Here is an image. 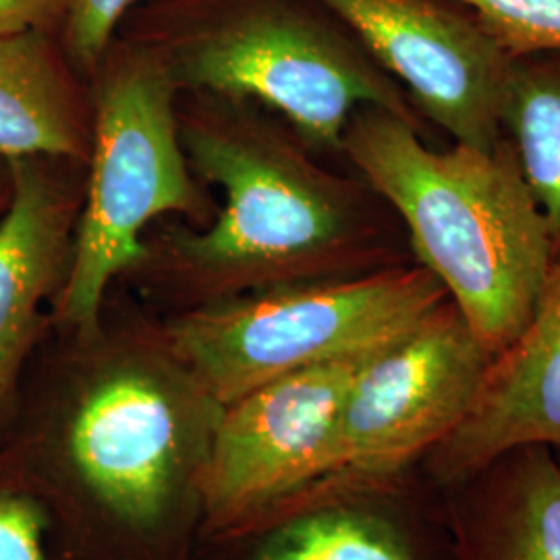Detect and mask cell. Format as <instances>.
<instances>
[{
	"label": "cell",
	"mask_w": 560,
	"mask_h": 560,
	"mask_svg": "<svg viewBox=\"0 0 560 560\" xmlns=\"http://www.w3.org/2000/svg\"><path fill=\"white\" fill-rule=\"evenodd\" d=\"M455 560H560V455L520 446L444 488Z\"/></svg>",
	"instance_id": "cell-13"
},
{
	"label": "cell",
	"mask_w": 560,
	"mask_h": 560,
	"mask_svg": "<svg viewBox=\"0 0 560 560\" xmlns=\"http://www.w3.org/2000/svg\"><path fill=\"white\" fill-rule=\"evenodd\" d=\"M399 81L421 117L460 143L502 140L509 57L453 0H318Z\"/></svg>",
	"instance_id": "cell-10"
},
{
	"label": "cell",
	"mask_w": 560,
	"mask_h": 560,
	"mask_svg": "<svg viewBox=\"0 0 560 560\" xmlns=\"http://www.w3.org/2000/svg\"><path fill=\"white\" fill-rule=\"evenodd\" d=\"M221 411L120 284L92 326L50 324L0 439L40 502L48 559H194Z\"/></svg>",
	"instance_id": "cell-1"
},
{
	"label": "cell",
	"mask_w": 560,
	"mask_h": 560,
	"mask_svg": "<svg viewBox=\"0 0 560 560\" xmlns=\"http://www.w3.org/2000/svg\"><path fill=\"white\" fill-rule=\"evenodd\" d=\"M177 120L194 177L219 189L206 226L148 229L122 277L156 316L282 284L349 279L416 264L395 210L358 173L324 162L260 102L179 92Z\"/></svg>",
	"instance_id": "cell-2"
},
{
	"label": "cell",
	"mask_w": 560,
	"mask_h": 560,
	"mask_svg": "<svg viewBox=\"0 0 560 560\" xmlns=\"http://www.w3.org/2000/svg\"><path fill=\"white\" fill-rule=\"evenodd\" d=\"M148 0H67L59 40L81 80L90 81L125 18Z\"/></svg>",
	"instance_id": "cell-17"
},
{
	"label": "cell",
	"mask_w": 560,
	"mask_h": 560,
	"mask_svg": "<svg viewBox=\"0 0 560 560\" xmlns=\"http://www.w3.org/2000/svg\"><path fill=\"white\" fill-rule=\"evenodd\" d=\"M117 36L148 50L179 92L260 102L324 156L339 159L365 104L430 133L399 81L318 0H148Z\"/></svg>",
	"instance_id": "cell-4"
},
{
	"label": "cell",
	"mask_w": 560,
	"mask_h": 560,
	"mask_svg": "<svg viewBox=\"0 0 560 560\" xmlns=\"http://www.w3.org/2000/svg\"><path fill=\"white\" fill-rule=\"evenodd\" d=\"M9 198H11V171H9V162L0 159V217L7 210Z\"/></svg>",
	"instance_id": "cell-20"
},
{
	"label": "cell",
	"mask_w": 560,
	"mask_h": 560,
	"mask_svg": "<svg viewBox=\"0 0 560 560\" xmlns=\"http://www.w3.org/2000/svg\"><path fill=\"white\" fill-rule=\"evenodd\" d=\"M444 300L441 280L409 264L247 293L164 316L162 326L180 360L226 405L301 370L374 353Z\"/></svg>",
	"instance_id": "cell-6"
},
{
	"label": "cell",
	"mask_w": 560,
	"mask_h": 560,
	"mask_svg": "<svg viewBox=\"0 0 560 560\" xmlns=\"http://www.w3.org/2000/svg\"><path fill=\"white\" fill-rule=\"evenodd\" d=\"M88 83L92 150L69 272L50 307V324L60 330H81L101 318L110 289L140 260L152 222L179 217L206 226L219 210L189 168L177 120L179 90L159 60L117 36Z\"/></svg>",
	"instance_id": "cell-5"
},
{
	"label": "cell",
	"mask_w": 560,
	"mask_h": 560,
	"mask_svg": "<svg viewBox=\"0 0 560 560\" xmlns=\"http://www.w3.org/2000/svg\"><path fill=\"white\" fill-rule=\"evenodd\" d=\"M67 0H0V36L20 32H55L65 20Z\"/></svg>",
	"instance_id": "cell-19"
},
{
	"label": "cell",
	"mask_w": 560,
	"mask_h": 560,
	"mask_svg": "<svg viewBox=\"0 0 560 560\" xmlns=\"http://www.w3.org/2000/svg\"><path fill=\"white\" fill-rule=\"evenodd\" d=\"M502 133L511 140L546 219L560 261V50L509 57L501 94Z\"/></svg>",
	"instance_id": "cell-15"
},
{
	"label": "cell",
	"mask_w": 560,
	"mask_h": 560,
	"mask_svg": "<svg viewBox=\"0 0 560 560\" xmlns=\"http://www.w3.org/2000/svg\"><path fill=\"white\" fill-rule=\"evenodd\" d=\"M490 358L459 307L442 301L363 363L340 409L332 471L420 465L471 409Z\"/></svg>",
	"instance_id": "cell-8"
},
{
	"label": "cell",
	"mask_w": 560,
	"mask_h": 560,
	"mask_svg": "<svg viewBox=\"0 0 560 560\" xmlns=\"http://www.w3.org/2000/svg\"><path fill=\"white\" fill-rule=\"evenodd\" d=\"M374 353L301 370L222 405L201 534L245 520L332 471L342 402Z\"/></svg>",
	"instance_id": "cell-9"
},
{
	"label": "cell",
	"mask_w": 560,
	"mask_h": 560,
	"mask_svg": "<svg viewBox=\"0 0 560 560\" xmlns=\"http://www.w3.org/2000/svg\"><path fill=\"white\" fill-rule=\"evenodd\" d=\"M92 150L90 83L71 67L59 34L0 36V159H67Z\"/></svg>",
	"instance_id": "cell-14"
},
{
	"label": "cell",
	"mask_w": 560,
	"mask_h": 560,
	"mask_svg": "<svg viewBox=\"0 0 560 560\" xmlns=\"http://www.w3.org/2000/svg\"><path fill=\"white\" fill-rule=\"evenodd\" d=\"M191 560H455L444 490L420 465L328 471L249 517L203 532Z\"/></svg>",
	"instance_id": "cell-7"
},
{
	"label": "cell",
	"mask_w": 560,
	"mask_h": 560,
	"mask_svg": "<svg viewBox=\"0 0 560 560\" xmlns=\"http://www.w3.org/2000/svg\"><path fill=\"white\" fill-rule=\"evenodd\" d=\"M339 159L395 210L413 260L483 347L494 355L515 339L555 261L511 140L436 150L409 120L365 104L347 120Z\"/></svg>",
	"instance_id": "cell-3"
},
{
	"label": "cell",
	"mask_w": 560,
	"mask_h": 560,
	"mask_svg": "<svg viewBox=\"0 0 560 560\" xmlns=\"http://www.w3.org/2000/svg\"><path fill=\"white\" fill-rule=\"evenodd\" d=\"M11 198L0 217V439L21 384L50 328V307L69 272L85 164L9 161Z\"/></svg>",
	"instance_id": "cell-11"
},
{
	"label": "cell",
	"mask_w": 560,
	"mask_h": 560,
	"mask_svg": "<svg viewBox=\"0 0 560 560\" xmlns=\"http://www.w3.org/2000/svg\"><path fill=\"white\" fill-rule=\"evenodd\" d=\"M506 57L560 50V0H453Z\"/></svg>",
	"instance_id": "cell-16"
},
{
	"label": "cell",
	"mask_w": 560,
	"mask_h": 560,
	"mask_svg": "<svg viewBox=\"0 0 560 560\" xmlns=\"http://www.w3.org/2000/svg\"><path fill=\"white\" fill-rule=\"evenodd\" d=\"M560 455V261L552 264L520 335L490 358L471 409L420 460L439 488L520 446Z\"/></svg>",
	"instance_id": "cell-12"
},
{
	"label": "cell",
	"mask_w": 560,
	"mask_h": 560,
	"mask_svg": "<svg viewBox=\"0 0 560 560\" xmlns=\"http://www.w3.org/2000/svg\"><path fill=\"white\" fill-rule=\"evenodd\" d=\"M46 532L40 502L0 459V560H50Z\"/></svg>",
	"instance_id": "cell-18"
}]
</instances>
